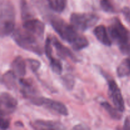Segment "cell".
<instances>
[{
  "mask_svg": "<svg viewBox=\"0 0 130 130\" xmlns=\"http://www.w3.org/2000/svg\"><path fill=\"white\" fill-rule=\"evenodd\" d=\"M99 20L97 15L94 13H73L71 15V24L77 30L85 31L96 24Z\"/></svg>",
  "mask_w": 130,
  "mask_h": 130,
  "instance_id": "5",
  "label": "cell"
},
{
  "mask_svg": "<svg viewBox=\"0 0 130 130\" xmlns=\"http://www.w3.org/2000/svg\"><path fill=\"white\" fill-rule=\"evenodd\" d=\"M12 38L17 44L22 48L33 52L38 55L43 54V48L40 44L41 39L23 28L17 29L12 33Z\"/></svg>",
  "mask_w": 130,
  "mask_h": 130,
  "instance_id": "3",
  "label": "cell"
},
{
  "mask_svg": "<svg viewBox=\"0 0 130 130\" xmlns=\"http://www.w3.org/2000/svg\"><path fill=\"white\" fill-rule=\"evenodd\" d=\"M49 21L55 31L63 40L69 43L74 50L79 51L88 46L89 41L87 38L79 34L72 24L70 25L61 18L53 15L50 17Z\"/></svg>",
  "mask_w": 130,
  "mask_h": 130,
  "instance_id": "1",
  "label": "cell"
},
{
  "mask_svg": "<svg viewBox=\"0 0 130 130\" xmlns=\"http://www.w3.org/2000/svg\"><path fill=\"white\" fill-rule=\"evenodd\" d=\"M16 76L12 70L7 71L2 76L1 83L9 90H14L17 87Z\"/></svg>",
  "mask_w": 130,
  "mask_h": 130,
  "instance_id": "15",
  "label": "cell"
},
{
  "mask_svg": "<svg viewBox=\"0 0 130 130\" xmlns=\"http://www.w3.org/2000/svg\"><path fill=\"white\" fill-rule=\"evenodd\" d=\"M10 126V120L5 116H1V121H0V129H6L9 128Z\"/></svg>",
  "mask_w": 130,
  "mask_h": 130,
  "instance_id": "25",
  "label": "cell"
},
{
  "mask_svg": "<svg viewBox=\"0 0 130 130\" xmlns=\"http://www.w3.org/2000/svg\"><path fill=\"white\" fill-rule=\"evenodd\" d=\"M72 129H90V128L87 127L86 126L83 125V124H77V125H76L75 126H74Z\"/></svg>",
  "mask_w": 130,
  "mask_h": 130,
  "instance_id": "28",
  "label": "cell"
},
{
  "mask_svg": "<svg viewBox=\"0 0 130 130\" xmlns=\"http://www.w3.org/2000/svg\"><path fill=\"white\" fill-rule=\"evenodd\" d=\"M0 101H1V108H0L1 116H6L12 114L17 107V100L8 93H1Z\"/></svg>",
  "mask_w": 130,
  "mask_h": 130,
  "instance_id": "8",
  "label": "cell"
},
{
  "mask_svg": "<svg viewBox=\"0 0 130 130\" xmlns=\"http://www.w3.org/2000/svg\"><path fill=\"white\" fill-rule=\"evenodd\" d=\"M123 129H130V116H128L126 118Z\"/></svg>",
  "mask_w": 130,
  "mask_h": 130,
  "instance_id": "27",
  "label": "cell"
},
{
  "mask_svg": "<svg viewBox=\"0 0 130 130\" xmlns=\"http://www.w3.org/2000/svg\"><path fill=\"white\" fill-rule=\"evenodd\" d=\"M101 105L105 109L108 114L110 115L111 118L114 120L119 121L122 118L121 112L119 111L117 108H114L107 102H103L101 103Z\"/></svg>",
  "mask_w": 130,
  "mask_h": 130,
  "instance_id": "18",
  "label": "cell"
},
{
  "mask_svg": "<svg viewBox=\"0 0 130 130\" xmlns=\"http://www.w3.org/2000/svg\"><path fill=\"white\" fill-rule=\"evenodd\" d=\"M27 62H29V67H30V69L34 72H36L41 66L40 62L37 60L29 58V59H27Z\"/></svg>",
  "mask_w": 130,
  "mask_h": 130,
  "instance_id": "24",
  "label": "cell"
},
{
  "mask_svg": "<svg viewBox=\"0 0 130 130\" xmlns=\"http://www.w3.org/2000/svg\"><path fill=\"white\" fill-rule=\"evenodd\" d=\"M117 74L119 77H126L130 75V58L123 60L117 68Z\"/></svg>",
  "mask_w": 130,
  "mask_h": 130,
  "instance_id": "17",
  "label": "cell"
},
{
  "mask_svg": "<svg viewBox=\"0 0 130 130\" xmlns=\"http://www.w3.org/2000/svg\"><path fill=\"white\" fill-rule=\"evenodd\" d=\"M31 126L34 129H66V127L59 121H55L36 120L31 123Z\"/></svg>",
  "mask_w": 130,
  "mask_h": 130,
  "instance_id": "11",
  "label": "cell"
},
{
  "mask_svg": "<svg viewBox=\"0 0 130 130\" xmlns=\"http://www.w3.org/2000/svg\"><path fill=\"white\" fill-rule=\"evenodd\" d=\"M50 8L54 11L61 13L65 10L67 0H47Z\"/></svg>",
  "mask_w": 130,
  "mask_h": 130,
  "instance_id": "19",
  "label": "cell"
},
{
  "mask_svg": "<svg viewBox=\"0 0 130 130\" xmlns=\"http://www.w3.org/2000/svg\"><path fill=\"white\" fill-rule=\"evenodd\" d=\"M123 15L126 20L130 24V8L129 7H124L122 10Z\"/></svg>",
  "mask_w": 130,
  "mask_h": 130,
  "instance_id": "26",
  "label": "cell"
},
{
  "mask_svg": "<svg viewBox=\"0 0 130 130\" xmlns=\"http://www.w3.org/2000/svg\"><path fill=\"white\" fill-rule=\"evenodd\" d=\"M93 34L100 43L107 46L112 45V41L108 35L105 25H100L96 26L93 30Z\"/></svg>",
  "mask_w": 130,
  "mask_h": 130,
  "instance_id": "13",
  "label": "cell"
},
{
  "mask_svg": "<svg viewBox=\"0 0 130 130\" xmlns=\"http://www.w3.org/2000/svg\"><path fill=\"white\" fill-rule=\"evenodd\" d=\"M23 28L27 31L35 35L41 41L43 40L45 25L41 20L33 18L25 20L23 24Z\"/></svg>",
  "mask_w": 130,
  "mask_h": 130,
  "instance_id": "9",
  "label": "cell"
},
{
  "mask_svg": "<svg viewBox=\"0 0 130 130\" xmlns=\"http://www.w3.org/2000/svg\"><path fill=\"white\" fill-rule=\"evenodd\" d=\"M100 5L102 10L105 12L110 13L116 12L115 6L113 5L111 0H101Z\"/></svg>",
  "mask_w": 130,
  "mask_h": 130,
  "instance_id": "22",
  "label": "cell"
},
{
  "mask_svg": "<svg viewBox=\"0 0 130 130\" xmlns=\"http://www.w3.org/2000/svg\"><path fill=\"white\" fill-rule=\"evenodd\" d=\"M32 5L36 8L37 10L39 12V13L42 15L45 19L49 20L50 18L52 16V14L49 13L48 9L47 8V6L44 0H31Z\"/></svg>",
  "mask_w": 130,
  "mask_h": 130,
  "instance_id": "16",
  "label": "cell"
},
{
  "mask_svg": "<svg viewBox=\"0 0 130 130\" xmlns=\"http://www.w3.org/2000/svg\"><path fill=\"white\" fill-rule=\"evenodd\" d=\"M50 64L52 71L56 74L60 75L62 74V71H63V67L60 61L55 58H53L51 61H50Z\"/></svg>",
  "mask_w": 130,
  "mask_h": 130,
  "instance_id": "23",
  "label": "cell"
},
{
  "mask_svg": "<svg viewBox=\"0 0 130 130\" xmlns=\"http://www.w3.org/2000/svg\"><path fill=\"white\" fill-rule=\"evenodd\" d=\"M101 73L107 79L109 86V95L110 99H111L114 107L118 109L120 112H123L124 111L125 106H124V102L123 97L122 96L121 91L118 86V84L113 79H110L107 76L103 71H101Z\"/></svg>",
  "mask_w": 130,
  "mask_h": 130,
  "instance_id": "7",
  "label": "cell"
},
{
  "mask_svg": "<svg viewBox=\"0 0 130 130\" xmlns=\"http://www.w3.org/2000/svg\"><path fill=\"white\" fill-rule=\"evenodd\" d=\"M52 43L57 50V55L60 58H63V59L66 58H69L71 60L74 62H77L79 61L77 57L67 47L62 44L55 37H52Z\"/></svg>",
  "mask_w": 130,
  "mask_h": 130,
  "instance_id": "10",
  "label": "cell"
},
{
  "mask_svg": "<svg viewBox=\"0 0 130 130\" xmlns=\"http://www.w3.org/2000/svg\"><path fill=\"white\" fill-rule=\"evenodd\" d=\"M19 83L21 85V93L24 97L30 99L36 96L37 91L31 80L21 79L19 80Z\"/></svg>",
  "mask_w": 130,
  "mask_h": 130,
  "instance_id": "12",
  "label": "cell"
},
{
  "mask_svg": "<svg viewBox=\"0 0 130 130\" xmlns=\"http://www.w3.org/2000/svg\"><path fill=\"white\" fill-rule=\"evenodd\" d=\"M61 79H62V84L67 90H72L75 85L74 77L72 75L69 74L65 75L63 77H62Z\"/></svg>",
  "mask_w": 130,
  "mask_h": 130,
  "instance_id": "21",
  "label": "cell"
},
{
  "mask_svg": "<svg viewBox=\"0 0 130 130\" xmlns=\"http://www.w3.org/2000/svg\"><path fill=\"white\" fill-rule=\"evenodd\" d=\"M108 31L112 39L119 46L121 53L130 56V32L118 18L112 19Z\"/></svg>",
  "mask_w": 130,
  "mask_h": 130,
  "instance_id": "2",
  "label": "cell"
},
{
  "mask_svg": "<svg viewBox=\"0 0 130 130\" xmlns=\"http://www.w3.org/2000/svg\"><path fill=\"white\" fill-rule=\"evenodd\" d=\"M20 10H21L22 19L24 21L28 19H32L34 17V14L32 13L31 10L29 8L26 0L20 1Z\"/></svg>",
  "mask_w": 130,
  "mask_h": 130,
  "instance_id": "20",
  "label": "cell"
},
{
  "mask_svg": "<svg viewBox=\"0 0 130 130\" xmlns=\"http://www.w3.org/2000/svg\"><path fill=\"white\" fill-rule=\"evenodd\" d=\"M0 33L1 38L10 35L15 30V11L14 6L9 0L1 3Z\"/></svg>",
  "mask_w": 130,
  "mask_h": 130,
  "instance_id": "4",
  "label": "cell"
},
{
  "mask_svg": "<svg viewBox=\"0 0 130 130\" xmlns=\"http://www.w3.org/2000/svg\"><path fill=\"white\" fill-rule=\"evenodd\" d=\"M30 102L37 106L44 107L48 110L60 115L67 116L69 114L67 108L63 103L42 96H35L29 99Z\"/></svg>",
  "mask_w": 130,
  "mask_h": 130,
  "instance_id": "6",
  "label": "cell"
},
{
  "mask_svg": "<svg viewBox=\"0 0 130 130\" xmlns=\"http://www.w3.org/2000/svg\"><path fill=\"white\" fill-rule=\"evenodd\" d=\"M11 67L12 71L18 77H22L26 74V65L23 58L20 56L15 57L11 62Z\"/></svg>",
  "mask_w": 130,
  "mask_h": 130,
  "instance_id": "14",
  "label": "cell"
}]
</instances>
